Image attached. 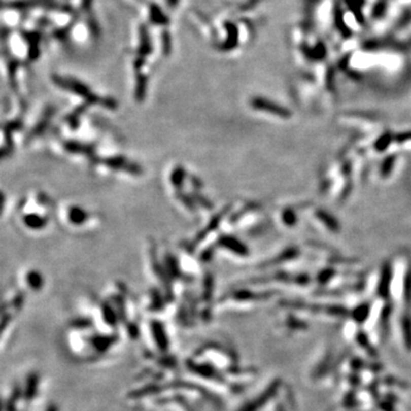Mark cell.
Wrapping results in <instances>:
<instances>
[{"mask_svg": "<svg viewBox=\"0 0 411 411\" xmlns=\"http://www.w3.org/2000/svg\"><path fill=\"white\" fill-rule=\"evenodd\" d=\"M198 200H202V201H208V200H203L202 198H200V196H199V198H198ZM203 206H204V207H207V208H209V207H212V204H210V202H203Z\"/></svg>", "mask_w": 411, "mask_h": 411, "instance_id": "4fadbf2b", "label": "cell"}, {"mask_svg": "<svg viewBox=\"0 0 411 411\" xmlns=\"http://www.w3.org/2000/svg\"><path fill=\"white\" fill-rule=\"evenodd\" d=\"M88 219V214L85 209H82L78 206H70L67 208V221L73 225H81Z\"/></svg>", "mask_w": 411, "mask_h": 411, "instance_id": "8992f818", "label": "cell"}, {"mask_svg": "<svg viewBox=\"0 0 411 411\" xmlns=\"http://www.w3.org/2000/svg\"><path fill=\"white\" fill-rule=\"evenodd\" d=\"M182 2L183 0H163V4H164L163 8L166 9L168 13L176 12L178 7H180V5L182 4Z\"/></svg>", "mask_w": 411, "mask_h": 411, "instance_id": "7c38bea8", "label": "cell"}, {"mask_svg": "<svg viewBox=\"0 0 411 411\" xmlns=\"http://www.w3.org/2000/svg\"><path fill=\"white\" fill-rule=\"evenodd\" d=\"M250 105L255 110H258V111H265L272 114H277V116L285 117L288 114L285 108L280 107L277 103L271 102L269 99L263 98V97H254L250 100Z\"/></svg>", "mask_w": 411, "mask_h": 411, "instance_id": "277c9868", "label": "cell"}, {"mask_svg": "<svg viewBox=\"0 0 411 411\" xmlns=\"http://www.w3.org/2000/svg\"><path fill=\"white\" fill-rule=\"evenodd\" d=\"M218 245L237 255L245 256L248 254V248L233 235H222L218 239Z\"/></svg>", "mask_w": 411, "mask_h": 411, "instance_id": "5b68a950", "label": "cell"}, {"mask_svg": "<svg viewBox=\"0 0 411 411\" xmlns=\"http://www.w3.org/2000/svg\"><path fill=\"white\" fill-rule=\"evenodd\" d=\"M226 212H227V208H226V209H224L221 214H217L216 216H215V217L212 219V222H210V223L208 224L207 227H206V230H204V231H202V232H200V234H199L198 236H196L195 242H199L200 240H202L203 237H204L206 235H207L209 232H212L213 230H215V228H216V226H217L218 224H219V222H221L222 217L224 216V215L226 214Z\"/></svg>", "mask_w": 411, "mask_h": 411, "instance_id": "9c48e42d", "label": "cell"}, {"mask_svg": "<svg viewBox=\"0 0 411 411\" xmlns=\"http://www.w3.org/2000/svg\"><path fill=\"white\" fill-rule=\"evenodd\" d=\"M63 145H64L63 148L70 153H84V154L87 155V157H91V155H93V152H94V149L91 148L90 145L82 144V143H79V142H76V141L65 142V143H64Z\"/></svg>", "mask_w": 411, "mask_h": 411, "instance_id": "52a82bcc", "label": "cell"}, {"mask_svg": "<svg viewBox=\"0 0 411 411\" xmlns=\"http://www.w3.org/2000/svg\"><path fill=\"white\" fill-rule=\"evenodd\" d=\"M21 127L17 118L0 121V161L13 153L15 148V135L21 130Z\"/></svg>", "mask_w": 411, "mask_h": 411, "instance_id": "7a4b0ae2", "label": "cell"}, {"mask_svg": "<svg viewBox=\"0 0 411 411\" xmlns=\"http://www.w3.org/2000/svg\"><path fill=\"white\" fill-rule=\"evenodd\" d=\"M52 81L54 85H56L61 89L67 90L68 93L75 94L77 96H79V97L84 98L88 104L104 105V107H107L109 109L117 108L116 100L112 98L100 97V96L94 94L93 90H91L88 86L84 84V82H81L80 80L76 79V78L54 75L52 77Z\"/></svg>", "mask_w": 411, "mask_h": 411, "instance_id": "6da1fadb", "label": "cell"}, {"mask_svg": "<svg viewBox=\"0 0 411 411\" xmlns=\"http://www.w3.org/2000/svg\"><path fill=\"white\" fill-rule=\"evenodd\" d=\"M184 177H185L184 168L181 167V166L176 167L172 173V177H170L172 184L174 186H176V187H180L182 185L183 181H184Z\"/></svg>", "mask_w": 411, "mask_h": 411, "instance_id": "30bf717a", "label": "cell"}, {"mask_svg": "<svg viewBox=\"0 0 411 411\" xmlns=\"http://www.w3.org/2000/svg\"><path fill=\"white\" fill-rule=\"evenodd\" d=\"M103 163L105 166L112 169H116V170H123L132 174V175H141L142 174V168L139 164L130 162L129 160L125 159L123 157H112V158H107L103 160Z\"/></svg>", "mask_w": 411, "mask_h": 411, "instance_id": "3957f363", "label": "cell"}, {"mask_svg": "<svg viewBox=\"0 0 411 411\" xmlns=\"http://www.w3.org/2000/svg\"><path fill=\"white\" fill-rule=\"evenodd\" d=\"M24 279H25L26 286H29L31 289H33V290L40 289V288L44 285L43 277H41L40 273L37 271H29L25 274Z\"/></svg>", "mask_w": 411, "mask_h": 411, "instance_id": "ba28073f", "label": "cell"}, {"mask_svg": "<svg viewBox=\"0 0 411 411\" xmlns=\"http://www.w3.org/2000/svg\"><path fill=\"white\" fill-rule=\"evenodd\" d=\"M166 262H167V267L169 269V273H170L174 277H181L180 267H178L177 260L174 258L172 255H167Z\"/></svg>", "mask_w": 411, "mask_h": 411, "instance_id": "8fae6325", "label": "cell"}]
</instances>
